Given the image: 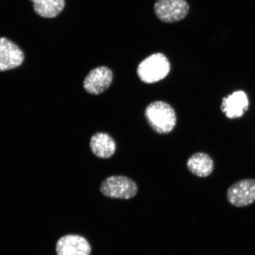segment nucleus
<instances>
[{"label":"nucleus","mask_w":255,"mask_h":255,"mask_svg":"<svg viewBox=\"0 0 255 255\" xmlns=\"http://www.w3.org/2000/svg\"><path fill=\"white\" fill-rule=\"evenodd\" d=\"M56 251L57 255H90L91 247L81 236L68 235L57 241Z\"/></svg>","instance_id":"nucleus-8"},{"label":"nucleus","mask_w":255,"mask_h":255,"mask_svg":"<svg viewBox=\"0 0 255 255\" xmlns=\"http://www.w3.org/2000/svg\"><path fill=\"white\" fill-rule=\"evenodd\" d=\"M113 78V72L110 68L104 66L97 67L88 73L83 87L89 94L100 95L110 88Z\"/></svg>","instance_id":"nucleus-6"},{"label":"nucleus","mask_w":255,"mask_h":255,"mask_svg":"<svg viewBox=\"0 0 255 255\" xmlns=\"http://www.w3.org/2000/svg\"><path fill=\"white\" fill-rule=\"evenodd\" d=\"M249 105L250 103L247 94L242 91H235L223 98L221 111L229 119H238L248 111Z\"/></svg>","instance_id":"nucleus-9"},{"label":"nucleus","mask_w":255,"mask_h":255,"mask_svg":"<svg viewBox=\"0 0 255 255\" xmlns=\"http://www.w3.org/2000/svg\"><path fill=\"white\" fill-rule=\"evenodd\" d=\"M170 69L167 57L164 54L157 53L146 57L139 64L137 74L145 84H154L166 77Z\"/></svg>","instance_id":"nucleus-2"},{"label":"nucleus","mask_w":255,"mask_h":255,"mask_svg":"<svg viewBox=\"0 0 255 255\" xmlns=\"http://www.w3.org/2000/svg\"><path fill=\"white\" fill-rule=\"evenodd\" d=\"M146 121L153 130L159 134H166L174 129L177 116L173 108L163 101H155L145 110Z\"/></svg>","instance_id":"nucleus-1"},{"label":"nucleus","mask_w":255,"mask_h":255,"mask_svg":"<svg viewBox=\"0 0 255 255\" xmlns=\"http://www.w3.org/2000/svg\"><path fill=\"white\" fill-rule=\"evenodd\" d=\"M24 57L23 50L17 44L7 38L0 37V72L18 68Z\"/></svg>","instance_id":"nucleus-7"},{"label":"nucleus","mask_w":255,"mask_h":255,"mask_svg":"<svg viewBox=\"0 0 255 255\" xmlns=\"http://www.w3.org/2000/svg\"><path fill=\"white\" fill-rule=\"evenodd\" d=\"M187 167L191 173L199 177H206L212 173L214 162L209 155L197 152L188 159Z\"/></svg>","instance_id":"nucleus-11"},{"label":"nucleus","mask_w":255,"mask_h":255,"mask_svg":"<svg viewBox=\"0 0 255 255\" xmlns=\"http://www.w3.org/2000/svg\"><path fill=\"white\" fill-rule=\"evenodd\" d=\"M226 196L228 202L235 207L252 205L255 202V180L248 178L237 181L229 188Z\"/></svg>","instance_id":"nucleus-5"},{"label":"nucleus","mask_w":255,"mask_h":255,"mask_svg":"<svg viewBox=\"0 0 255 255\" xmlns=\"http://www.w3.org/2000/svg\"><path fill=\"white\" fill-rule=\"evenodd\" d=\"M100 191L110 198L130 199L138 192V186L130 178L123 175H113L101 183Z\"/></svg>","instance_id":"nucleus-3"},{"label":"nucleus","mask_w":255,"mask_h":255,"mask_svg":"<svg viewBox=\"0 0 255 255\" xmlns=\"http://www.w3.org/2000/svg\"><path fill=\"white\" fill-rule=\"evenodd\" d=\"M155 15L164 23H173L182 20L190 10L186 0H157L154 4Z\"/></svg>","instance_id":"nucleus-4"},{"label":"nucleus","mask_w":255,"mask_h":255,"mask_svg":"<svg viewBox=\"0 0 255 255\" xmlns=\"http://www.w3.org/2000/svg\"><path fill=\"white\" fill-rule=\"evenodd\" d=\"M90 148L97 157L107 159L115 154L117 145L113 137L108 133L97 132L91 137Z\"/></svg>","instance_id":"nucleus-10"},{"label":"nucleus","mask_w":255,"mask_h":255,"mask_svg":"<svg viewBox=\"0 0 255 255\" xmlns=\"http://www.w3.org/2000/svg\"><path fill=\"white\" fill-rule=\"evenodd\" d=\"M35 12L40 17L55 18L63 11L65 0H29Z\"/></svg>","instance_id":"nucleus-12"}]
</instances>
